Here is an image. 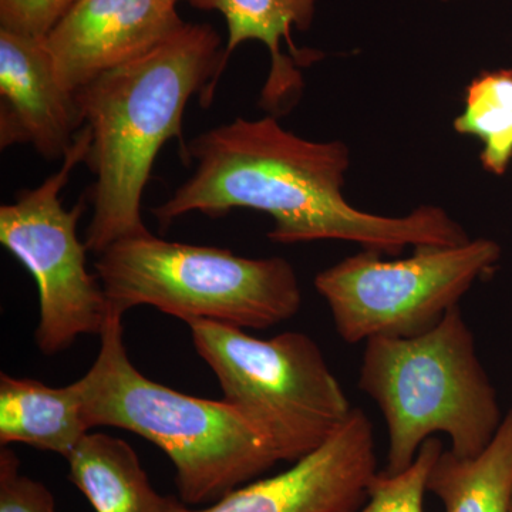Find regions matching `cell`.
Returning <instances> with one entry per match:
<instances>
[{
  "instance_id": "obj_1",
  "label": "cell",
  "mask_w": 512,
  "mask_h": 512,
  "mask_svg": "<svg viewBox=\"0 0 512 512\" xmlns=\"http://www.w3.org/2000/svg\"><path fill=\"white\" fill-rule=\"evenodd\" d=\"M183 158L195 163L194 173L151 210L161 229L192 212L218 218L245 208L272 217L268 238L276 244L346 241L396 256L404 248L454 247L470 239L437 205H420L404 217L357 210L342 192L349 147L296 136L271 114L238 117L198 134Z\"/></svg>"
},
{
  "instance_id": "obj_2",
  "label": "cell",
  "mask_w": 512,
  "mask_h": 512,
  "mask_svg": "<svg viewBox=\"0 0 512 512\" xmlns=\"http://www.w3.org/2000/svg\"><path fill=\"white\" fill-rule=\"evenodd\" d=\"M221 37L210 25H191L146 55L101 74L76 93L84 126L92 131L86 163L94 174L89 252L100 255L114 242L148 234L144 190L158 153L180 141L191 97L211 106L222 70Z\"/></svg>"
},
{
  "instance_id": "obj_3",
  "label": "cell",
  "mask_w": 512,
  "mask_h": 512,
  "mask_svg": "<svg viewBox=\"0 0 512 512\" xmlns=\"http://www.w3.org/2000/svg\"><path fill=\"white\" fill-rule=\"evenodd\" d=\"M79 383L90 429L128 430L160 447L188 507L217 503L281 463L268 437L225 400L177 392L138 372L121 316H110L96 362Z\"/></svg>"
},
{
  "instance_id": "obj_4",
  "label": "cell",
  "mask_w": 512,
  "mask_h": 512,
  "mask_svg": "<svg viewBox=\"0 0 512 512\" xmlns=\"http://www.w3.org/2000/svg\"><path fill=\"white\" fill-rule=\"evenodd\" d=\"M359 389L386 420L387 474L406 470L434 434L454 456L477 457L504 419L460 305L421 335L367 340Z\"/></svg>"
},
{
  "instance_id": "obj_5",
  "label": "cell",
  "mask_w": 512,
  "mask_h": 512,
  "mask_svg": "<svg viewBox=\"0 0 512 512\" xmlns=\"http://www.w3.org/2000/svg\"><path fill=\"white\" fill-rule=\"evenodd\" d=\"M94 269L111 315L153 306L187 322L212 320L266 329L292 319L302 306L298 275L285 258H244L229 249L154 237L114 242Z\"/></svg>"
},
{
  "instance_id": "obj_6",
  "label": "cell",
  "mask_w": 512,
  "mask_h": 512,
  "mask_svg": "<svg viewBox=\"0 0 512 512\" xmlns=\"http://www.w3.org/2000/svg\"><path fill=\"white\" fill-rule=\"evenodd\" d=\"M185 323L220 383L222 400L268 437L281 461L312 453L349 419L352 404L306 333L259 339L212 320Z\"/></svg>"
},
{
  "instance_id": "obj_7",
  "label": "cell",
  "mask_w": 512,
  "mask_h": 512,
  "mask_svg": "<svg viewBox=\"0 0 512 512\" xmlns=\"http://www.w3.org/2000/svg\"><path fill=\"white\" fill-rule=\"evenodd\" d=\"M503 249L493 239L454 247L414 248L404 259L362 249L316 275L333 325L349 345L412 338L439 325L478 279L493 271Z\"/></svg>"
},
{
  "instance_id": "obj_8",
  "label": "cell",
  "mask_w": 512,
  "mask_h": 512,
  "mask_svg": "<svg viewBox=\"0 0 512 512\" xmlns=\"http://www.w3.org/2000/svg\"><path fill=\"white\" fill-rule=\"evenodd\" d=\"M90 144L92 131L84 126L56 173L0 207V244L36 282L35 340L46 356L64 352L80 336H100L111 316L99 276L87 269L89 249L77 235L84 204L66 210L60 200L77 165L86 163Z\"/></svg>"
},
{
  "instance_id": "obj_9",
  "label": "cell",
  "mask_w": 512,
  "mask_h": 512,
  "mask_svg": "<svg viewBox=\"0 0 512 512\" xmlns=\"http://www.w3.org/2000/svg\"><path fill=\"white\" fill-rule=\"evenodd\" d=\"M377 473L372 421L353 407L338 431L288 470L256 478L207 507L168 497L167 512H357Z\"/></svg>"
},
{
  "instance_id": "obj_10",
  "label": "cell",
  "mask_w": 512,
  "mask_h": 512,
  "mask_svg": "<svg viewBox=\"0 0 512 512\" xmlns=\"http://www.w3.org/2000/svg\"><path fill=\"white\" fill-rule=\"evenodd\" d=\"M184 25L170 0H79L43 43L60 82L76 94Z\"/></svg>"
},
{
  "instance_id": "obj_11",
  "label": "cell",
  "mask_w": 512,
  "mask_h": 512,
  "mask_svg": "<svg viewBox=\"0 0 512 512\" xmlns=\"http://www.w3.org/2000/svg\"><path fill=\"white\" fill-rule=\"evenodd\" d=\"M84 127L76 94L60 82L43 39L0 29V147L30 144L63 160Z\"/></svg>"
},
{
  "instance_id": "obj_12",
  "label": "cell",
  "mask_w": 512,
  "mask_h": 512,
  "mask_svg": "<svg viewBox=\"0 0 512 512\" xmlns=\"http://www.w3.org/2000/svg\"><path fill=\"white\" fill-rule=\"evenodd\" d=\"M194 8L215 10L227 20L228 40L222 70L229 57L245 42H261L271 56L259 106L271 116L289 113L301 100L305 83L298 67L315 62L316 53L293 45V30L311 28L318 0H184Z\"/></svg>"
},
{
  "instance_id": "obj_13",
  "label": "cell",
  "mask_w": 512,
  "mask_h": 512,
  "mask_svg": "<svg viewBox=\"0 0 512 512\" xmlns=\"http://www.w3.org/2000/svg\"><path fill=\"white\" fill-rule=\"evenodd\" d=\"M89 433L79 380L52 387L0 375V447L25 444L67 460Z\"/></svg>"
},
{
  "instance_id": "obj_14",
  "label": "cell",
  "mask_w": 512,
  "mask_h": 512,
  "mask_svg": "<svg viewBox=\"0 0 512 512\" xmlns=\"http://www.w3.org/2000/svg\"><path fill=\"white\" fill-rule=\"evenodd\" d=\"M70 481L96 512H167L136 450L119 437L89 433L67 458Z\"/></svg>"
},
{
  "instance_id": "obj_15",
  "label": "cell",
  "mask_w": 512,
  "mask_h": 512,
  "mask_svg": "<svg viewBox=\"0 0 512 512\" xmlns=\"http://www.w3.org/2000/svg\"><path fill=\"white\" fill-rule=\"evenodd\" d=\"M427 491L444 512H511L512 409L483 453L473 458L444 450L431 470Z\"/></svg>"
},
{
  "instance_id": "obj_16",
  "label": "cell",
  "mask_w": 512,
  "mask_h": 512,
  "mask_svg": "<svg viewBox=\"0 0 512 512\" xmlns=\"http://www.w3.org/2000/svg\"><path fill=\"white\" fill-rule=\"evenodd\" d=\"M453 127L461 136L480 140L485 171L507 173L512 161V70H487L474 77Z\"/></svg>"
},
{
  "instance_id": "obj_17",
  "label": "cell",
  "mask_w": 512,
  "mask_h": 512,
  "mask_svg": "<svg viewBox=\"0 0 512 512\" xmlns=\"http://www.w3.org/2000/svg\"><path fill=\"white\" fill-rule=\"evenodd\" d=\"M443 451V443L431 437L406 470L396 474L379 471L369 485L365 505L357 512H424L430 473Z\"/></svg>"
},
{
  "instance_id": "obj_18",
  "label": "cell",
  "mask_w": 512,
  "mask_h": 512,
  "mask_svg": "<svg viewBox=\"0 0 512 512\" xmlns=\"http://www.w3.org/2000/svg\"><path fill=\"white\" fill-rule=\"evenodd\" d=\"M52 491L20 471L12 448L0 447V512H55Z\"/></svg>"
},
{
  "instance_id": "obj_19",
  "label": "cell",
  "mask_w": 512,
  "mask_h": 512,
  "mask_svg": "<svg viewBox=\"0 0 512 512\" xmlns=\"http://www.w3.org/2000/svg\"><path fill=\"white\" fill-rule=\"evenodd\" d=\"M79 0H0V29L45 39Z\"/></svg>"
},
{
  "instance_id": "obj_20",
  "label": "cell",
  "mask_w": 512,
  "mask_h": 512,
  "mask_svg": "<svg viewBox=\"0 0 512 512\" xmlns=\"http://www.w3.org/2000/svg\"><path fill=\"white\" fill-rule=\"evenodd\" d=\"M170 2H173L175 5H177L178 2H183V0H170Z\"/></svg>"
},
{
  "instance_id": "obj_21",
  "label": "cell",
  "mask_w": 512,
  "mask_h": 512,
  "mask_svg": "<svg viewBox=\"0 0 512 512\" xmlns=\"http://www.w3.org/2000/svg\"><path fill=\"white\" fill-rule=\"evenodd\" d=\"M511 512H512V505H511Z\"/></svg>"
}]
</instances>
